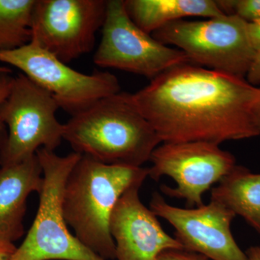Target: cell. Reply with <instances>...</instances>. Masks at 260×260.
I'll list each match as a JSON object with an SVG mask.
<instances>
[{
	"label": "cell",
	"mask_w": 260,
	"mask_h": 260,
	"mask_svg": "<svg viewBox=\"0 0 260 260\" xmlns=\"http://www.w3.org/2000/svg\"><path fill=\"white\" fill-rule=\"evenodd\" d=\"M129 97L162 143L220 145L260 135V88L244 78L186 63L164 72Z\"/></svg>",
	"instance_id": "1"
},
{
	"label": "cell",
	"mask_w": 260,
	"mask_h": 260,
	"mask_svg": "<svg viewBox=\"0 0 260 260\" xmlns=\"http://www.w3.org/2000/svg\"><path fill=\"white\" fill-rule=\"evenodd\" d=\"M216 3L224 14L237 15L246 23L260 20V0H223Z\"/></svg>",
	"instance_id": "17"
},
{
	"label": "cell",
	"mask_w": 260,
	"mask_h": 260,
	"mask_svg": "<svg viewBox=\"0 0 260 260\" xmlns=\"http://www.w3.org/2000/svg\"><path fill=\"white\" fill-rule=\"evenodd\" d=\"M63 140L75 153L109 165L142 167L161 140L130 99L119 93L71 115Z\"/></svg>",
	"instance_id": "2"
},
{
	"label": "cell",
	"mask_w": 260,
	"mask_h": 260,
	"mask_svg": "<svg viewBox=\"0 0 260 260\" xmlns=\"http://www.w3.org/2000/svg\"><path fill=\"white\" fill-rule=\"evenodd\" d=\"M124 5L132 20L148 34L186 17L224 15L213 0H125Z\"/></svg>",
	"instance_id": "14"
},
{
	"label": "cell",
	"mask_w": 260,
	"mask_h": 260,
	"mask_svg": "<svg viewBox=\"0 0 260 260\" xmlns=\"http://www.w3.org/2000/svg\"><path fill=\"white\" fill-rule=\"evenodd\" d=\"M107 5L104 0H36L30 42L68 64L93 51Z\"/></svg>",
	"instance_id": "9"
},
{
	"label": "cell",
	"mask_w": 260,
	"mask_h": 260,
	"mask_svg": "<svg viewBox=\"0 0 260 260\" xmlns=\"http://www.w3.org/2000/svg\"><path fill=\"white\" fill-rule=\"evenodd\" d=\"M248 23L235 15L205 20H176L153 34L162 44L176 46L190 62L244 78L256 51L251 46Z\"/></svg>",
	"instance_id": "6"
},
{
	"label": "cell",
	"mask_w": 260,
	"mask_h": 260,
	"mask_svg": "<svg viewBox=\"0 0 260 260\" xmlns=\"http://www.w3.org/2000/svg\"><path fill=\"white\" fill-rule=\"evenodd\" d=\"M59 109L52 95L25 75L13 78L0 106V120L8 129L0 148L1 167L25 161L39 149L54 151L60 145L64 124L56 118Z\"/></svg>",
	"instance_id": "5"
},
{
	"label": "cell",
	"mask_w": 260,
	"mask_h": 260,
	"mask_svg": "<svg viewBox=\"0 0 260 260\" xmlns=\"http://www.w3.org/2000/svg\"><path fill=\"white\" fill-rule=\"evenodd\" d=\"M43 172L39 208L30 230L10 260H105L71 234L62 210L67 179L82 155L59 156L41 148L37 152Z\"/></svg>",
	"instance_id": "4"
},
{
	"label": "cell",
	"mask_w": 260,
	"mask_h": 260,
	"mask_svg": "<svg viewBox=\"0 0 260 260\" xmlns=\"http://www.w3.org/2000/svg\"><path fill=\"white\" fill-rule=\"evenodd\" d=\"M246 77L248 83L254 86L260 83V50L256 51Z\"/></svg>",
	"instance_id": "19"
},
{
	"label": "cell",
	"mask_w": 260,
	"mask_h": 260,
	"mask_svg": "<svg viewBox=\"0 0 260 260\" xmlns=\"http://www.w3.org/2000/svg\"><path fill=\"white\" fill-rule=\"evenodd\" d=\"M246 254L248 260H260V246H251Z\"/></svg>",
	"instance_id": "23"
},
{
	"label": "cell",
	"mask_w": 260,
	"mask_h": 260,
	"mask_svg": "<svg viewBox=\"0 0 260 260\" xmlns=\"http://www.w3.org/2000/svg\"><path fill=\"white\" fill-rule=\"evenodd\" d=\"M211 200L240 215L260 234V174L236 166L212 189Z\"/></svg>",
	"instance_id": "15"
},
{
	"label": "cell",
	"mask_w": 260,
	"mask_h": 260,
	"mask_svg": "<svg viewBox=\"0 0 260 260\" xmlns=\"http://www.w3.org/2000/svg\"><path fill=\"white\" fill-rule=\"evenodd\" d=\"M0 61L23 72L71 115L120 93L115 75L108 72L87 75L76 71L32 42L13 50L0 51Z\"/></svg>",
	"instance_id": "7"
},
{
	"label": "cell",
	"mask_w": 260,
	"mask_h": 260,
	"mask_svg": "<svg viewBox=\"0 0 260 260\" xmlns=\"http://www.w3.org/2000/svg\"><path fill=\"white\" fill-rule=\"evenodd\" d=\"M256 119L257 121L258 126H259L260 129V101L258 103L257 107L256 109Z\"/></svg>",
	"instance_id": "25"
},
{
	"label": "cell",
	"mask_w": 260,
	"mask_h": 260,
	"mask_svg": "<svg viewBox=\"0 0 260 260\" xmlns=\"http://www.w3.org/2000/svg\"><path fill=\"white\" fill-rule=\"evenodd\" d=\"M102 40L93 56L98 66L123 70L152 80L167 70L190 63L173 49L140 29L126 12L124 0L107 1Z\"/></svg>",
	"instance_id": "8"
},
{
	"label": "cell",
	"mask_w": 260,
	"mask_h": 260,
	"mask_svg": "<svg viewBox=\"0 0 260 260\" xmlns=\"http://www.w3.org/2000/svg\"><path fill=\"white\" fill-rule=\"evenodd\" d=\"M36 0H0V51H10L31 41Z\"/></svg>",
	"instance_id": "16"
},
{
	"label": "cell",
	"mask_w": 260,
	"mask_h": 260,
	"mask_svg": "<svg viewBox=\"0 0 260 260\" xmlns=\"http://www.w3.org/2000/svg\"><path fill=\"white\" fill-rule=\"evenodd\" d=\"M150 209L175 229V239L184 250L210 260H248L233 237L231 225L235 214L218 202L211 200L191 209L177 208L155 192Z\"/></svg>",
	"instance_id": "11"
},
{
	"label": "cell",
	"mask_w": 260,
	"mask_h": 260,
	"mask_svg": "<svg viewBox=\"0 0 260 260\" xmlns=\"http://www.w3.org/2000/svg\"><path fill=\"white\" fill-rule=\"evenodd\" d=\"M247 30L251 46L256 52L260 50V20L248 23Z\"/></svg>",
	"instance_id": "20"
},
{
	"label": "cell",
	"mask_w": 260,
	"mask_h": 260,
	"mask_svg": "<svg viewBox=\"0 0 260 260\" xmlns=\"http://www.w3.org/2000/svg\"><path fill=\"white\" fill-rule=\"evenodd\" d=\"M12 70L8 67H0V73H11Z\"/></svg>",
	"instance_id": "26"
},
{
	"label": "cell",
	"mask_w": 260,
	"mask_h": 260,
	"mask_svg": "<svg viewBox=\"0 0 260 260\" xmlns=\"http://www.w3.org/2000/svg\"><path fill=\"white\" fill-rule=\"evenodd\" d=\"M7 135V128L5 125L4 123L0 120V148L3 145V142L6 138Z\"/></svg>",
	"instance_id": "24"
},
{
	"label": "cell",
	"mask_w": 260,
	"mask_h": 260,
	"mask_svg": "<svg viewBox=\"0 0 260 260\" xmlns=\"http://www.w3.org/2000/svg\"><path fill=\"white\" fill-rule=\"evenodd\" d=\"M208 142L162 143L152 153L148 177L155 181L167 176L175 187L162 185L164 194L186 200L188 206L204 205L203 195L236 167L234 155Z\"/></svg>",
	"instance_id": "10"
},
{
	"label": "cell",
	"mask_w": 260,
	"mask_h": 260,
	"mask_svg": "<svg viewBox=\"0 0 260 260\" xmlns=\"http://www.w3.org/2000/svg\"><path fill=\"white\" fill-rule=\"evenodd\" d=\"M157 260H210L204 256L185 250H170L162 253Z\"/></svg>",
	"instance_id": "18"
},
{
	"label": "cell",
	"mask_w": 260,
	"mask_h": 260,
	"mask_svg": "<svg viewBox=\"0 0 260 260\" xmlns=\"http://www.w3.org/2000/svg\"><path fill=\"white\" fill-rule=\"evenodd\" d=\"M14 243L0 241V260H10L16 251Z\"/></svg>",
	"instance_id": "22"
},
{
	"label": "cell",
	"mask_w": 260,
	"mask_h": 260,
	"mask_svg": "<svg viewBox=\"0 0 260 260\" xmlns=\"http://www.w3.org/2000/svg\"><path fill=\"white\" fill-rule=\"evenodd\" d=\"M148 175V168L109 165L82 155L62 194L63 213L75 237L103 259H116L111 215L122 194L133 186L143 185Z\"/></svg>",
	"instance_id": "3"
},
{
	"label": "cell",
	"mask_w": 260,
	"mask_h": 260,
	"mask_svg": "<svg viewBox=\"0 0 260 260\" xmlns=\"http://www.w3.org/2000/svg\"><path fill=\"white\" fill-rule=\"evenodd\" d=\"M13 80L8 73H0V106L10 93Z\"/></svg>",
	"instance_id": "21"
},
{
	"label": "cell",
	"mask_w": 260,
	"mask_h": 260,
	"mask_svg": "<svg viewBox=\"0 0 260 260\" xmlns=\"http://www.w3.org/2000/svg\"><path fill=\"white\" fill-rule=\"evenodd\" d=\"M43 172L37 155L0 169V241L14 243L24 234L27 200L42 189Z\"/></svg>",
	"instance_id": "13"
},
{
	"label": "cell",
	"mask_w": 260,
	"mask_h": 260,
	"mask_svg": "<svg viewBox=\"0 0 260 260\" xmlns=\"http://www.w3.org/2000/svg\"><path fill=\"white\" fill-rule=\"evenodd\" d=\"M140 187L133 186L126 191L111 215L109 230L115 244L116 260H157L165 251L184 250L142 203Z\"/></svg>",
	"instance_id": "12"
}]
</instances>
